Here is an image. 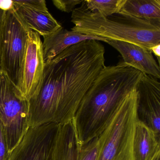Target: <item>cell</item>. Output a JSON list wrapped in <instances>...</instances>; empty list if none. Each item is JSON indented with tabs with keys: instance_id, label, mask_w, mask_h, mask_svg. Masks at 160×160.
<instances>
[{
	"instance_id": "obj_15",
	"label": "cell",
	"mask_w": 160,
	"mask_h": 160,
	"mask_svg": "<svg viewBox=\"0 0 160 160\" xmlns=\"http://www.w3.org/2000/svg\"><path fill=\"white\" fill-rule=\"evenodd\" d=\"M119 13L160 23V0H125Z\"/></svg>"
},
{
	"instance_id": "obj_11",
	"label": "cell",
	"mask_w": 160,
	"mask_h": 160,
	"mask_svg": "<svg viewBox=\"0 0 160 160\" xmlns=\"http://www.w3.org/2000/svg\"><path fill=\"white\" fill-rule=\"evenodd\" d=\"M88 40L105 42L108 41L101 37L69 31L62 27L55 32L44 36L42 46L45 62L50 61L68 48Z\"/></svg>"
},
{
	"instance_id": "obj_10",
	"label": "cell",
	"mask_w": 160,
	"mask_h": 160,
	"mask_svg": "<svg viewBox=\"0 0 160 160\" xmlns=\"http://www.w3.org/2000/svg\"><path fill=\"white\" fill-rule=\"evenodd\" d=\"M106 43L118 50L123 62L145 74L160 78V66L150 50L134 44L108 40Z\"/></svg>"
},
{
	"instance_id": "obj_4",
	"label": "cell",
	"mask_w": 160,
	"mask_h": 160,
	"mask_svg": "<svg viewBox=\"0 0 160 160\" xmlns=\"http://www.w3.org/2000/svg\"><path fill=\"white\" fill-rule=\"evenodd\" d=\"M137 88L119 104L98 137L96 160H135L134 140L137 123Z\"/></svg>"
},
{
	"instance_id": "obj_7",
	"label": "cell",
	"mask_w": 160,
	"mask_h": 160,
	"mask_svg": "<svg viewBox=\"0 0 160 160\" xmlns=\"http://www.w3.org/2000/svg\"><path fill=\"white\" fill-rule=\"evenodd\" d=\"M45 65L41 36L30 30L16 87L24 99L29 101L37 91L42 81Z\"/></svg>"
},
{
	"instance_id": "obj_12",
	"label": "cell",
	"mask_w": 160,
	"mask_h": 160,
	"mask_svg": "<svg viewBox=\"0 0 160 160\" xmlns=\"http://www.w3.org/2000/svg\"><path fill=\"white\" fill-rule=\"evenodd\" d=\"M78 145L72 121L58 124L48 160H76Z\"/></svg>"
},
{
	"instance_id": "obj_13",
	"label": "cell",
	"mask_w": 160,
	"mask_h": 160,
	"mask_svg": "<svg viewBox=\"0 0 160 160\" xmlns=\"http://www.w3.org/2000/svg\"><path fill=\"white\" fill-rule=\"evenodd\" d=\"M135 160H160V136L139 120L134 140Z\"/></svg>"
},
{
	"instance_id": "obj_8",
	"label": "cell",
	"mask_w": 160,
	"mask_h": 160,
	"mask_svg": "<svg viewBox=\"0 0 160 160\" xmlns=\"http://www.w3.org/2000/svg\"><path fill=\"white\" fill-rule=\"evenodd\" d=\"M58 124L30 127L7 160H48Z\"/></svg>"
},
{
	"instance_id": "obj_23",
	"label": "cell",
	"mask_w": 160,
	"mask_h": 160,
	"mask_svg": "<svg viewBox=\"0 0 160 160\" xmlns=\"http://www.w3.org/2000/svg\"><path fill=\"white\" fill-rule=\"evenodd\" d=\"M151 52L157 57L158 62H160V44L155 46L151 48L150 49Z\"/></svg>"
},
{
	"instance_id": "obj_19",
	"label": "cell",
	"mask_w": 160,
	"mask_h": 160,
	"mask_svg": "<svg viewBox=\"0 0 160 160\" xmlns=\"http://www.w3.org/2000/svg\"><path fill=\"white\" fill-rule=\"evenodd\" d=\"M83 1H70V0H53V4L58 10L64 12L70 13L72 12L75 7L82 3Z\"/></svg>"
},
{
	"instance_id": "obj_17",
	"label": "cell",
	"mask_w": 160,
	"mask_h": 160,
	"mask_svg": "<svg viewBox=\"0 0 160 160\" xmlns=\"http://www.w3.org/2000/svg\"><path fill=\"white\" fill-rule=\"evenodd\" d=\"M99 149L98 137L80 147L78 145L76 160H96Z\"/></svg>"
},
{
	"instance_id": "obj_6",
	"label": "cell",
	"mask_w": 160,
	"mask_h": 160,
	"mask_svg": "<svg viewBox=\"0 0 160 160\" xmlns=\"http://www.w3.org/2000/svg\"><path fill=\"white\" fill-rule=\"evenodd\" d=\"M30 30L14 8L6 12L2 36V72L16 87Z\"/></svg>"
},
{
	"instance_id": "obj_22",
	"label": "cell",
	"mask_w": 160,
	"mask_h": 160,
	"mask_svg": "<svg viewBox=\"0 0 160 160\" xmlns=\"http://www.w3.org/2000/svg\"><path fill=\"white\" fill-rule=\"evenodd\" d=\"M13 8L12 1H2L0 0V9L7 12Z\"/></svg>"
},
{
	"instance_id": "obj_20",
	"label": "cell",
	"mask_w": 160,
	"mask_h": 160,
	"mask_svg": "<svg viewBox=\"0 0 160 160\" xmlns=\"http://www.w3.org/2000/svg\"><path fill=\"white\" fill-rule=\"evenodd\" d=\"M9 155L4 130L0 120V160H7Z\"/></svg>"
},
{
	"instance_id": "obj_3",
	"label": "cell",
	"mask_w": 160,
	"mask_h": 160,
	"mask_svg": "<svg viewBox=\"0 0 160 160\" xmlns=\"http://www.w3.org/2000/svg\"><path fill=\"white\" fill-rule=\"evenodd\" d=\"M72 30L107 40L131 43L150 49L160 44V23L117 13L104 17L89 11L84 3L72 12Z\"/></svg>"
},
{
	"instance_id": "obj_14",
	"label": "cell",
	"mask_w": 160,
	"mask_h": 160,
	"mask_svg": "<svg viewBox=\"0 0 160 160\" xmlns=\"http://www.w3.org/2000/svg\"><path fill=\"white\" fill-rule=\"evenodd\" d=\"M13 3L15 11L24 24L40 36L49 35L62 28L48 11L32 10Z\"/></svg>"
},
{
	"instance_id": "obj_1",
	"label": "cell",
	"mask_w": 160,
	"mask_h": 160,
	"mask_svg": "<svg viewBox=\"0 0 160 160\" xmlns=\"http://www.w3.org/2000/svg\"><path fill=\"white\" fill-rule=\"evenodd\" d=\"M105 48L88 40L46 62L42 81L29 101V126L72 121L82 99L105 66Z\"/></svg>"
},
{
	"instance_id": "obj_18",
	"label": "cell",
	"mask_w": 160,
	"mask_h": 160,
	"mask_svg": "<svg viewBox=\"0 0 160 160\" xmlns=\"http://www.w3.org/2000/svg\"><path fill=\"white\" fill-rule=\"evenodd\" d=\"M15 4L25 8L32 10H37L42 12H48L46 2L45 0H23L16 1L12 0Z\"/></svg>"
},
{
	"instance_id": "obj_5",
	"label": "cell",
	"mask_w": 160,
	"mask_h": 160,
	"mask_svg": "<svg viewBox=\"0 0 160 160\" xmlns=\"http://www.w3.org/2000/svg\"><path fill=\"white\" fill-rule=\"evenodd\" d=\"M29 101L3 72H0V120L10 154L26 134L29 126Z\"/></svg>"
},
{
	"instance_id": "obj_16",
	"label": "cell",
	"mask_w": 160,
	"mask_h": 160,
	"mask_svg": "<svg viewBox=\"0 0 160 160\" xmlns=\"http://www.w3.org/2000/svg\"><path fill=\"white\" fill-rule=\"evenodd\" d=\"M125 0H86L84 3L87 9L97 12L102 16L108 17L119 13Z\"/></svg>"
},
{
	"instance_id": "obj_21",
	"label": "cell",
	"mask_w": 160,
	"mask_h": 160,
	"mask_svg": "<svg viewBox=\"0 0 160 160\" xmlns=\"http://www.w3.org/2000/svg\"><path fill=\"white\" fill-rule=\"evenodd\" d=\"M5 11L0 9V72H2V36L3 25L5 18Z\"/></svg>"
},
{
	"instance_id": "obj_2",
	"label": "cell",
	"mask_w": 160,
	"mask_h": 160,
	"mask_svg": "<svg viewBox=\"0 0 160 160\" xmlns=\"http://www.w3.org/2000/svg\"><path fill=\"white\" fill-rule=\"evenodd\" d=\"M143 74L123 61L102 68L72 120L80 147L102 133L119 104L137 88Z\"/></svg>"
},
{
	"instance_id": "obj_9",
	"label": "cell",
	"mask_w": 160,
	"mask_h": 160,
	"mask_svg": "<svg viewBox=\"0 0 160 160\" xmlns=\"http://www.w3.org/2000/svg\"><path fill=\"white\" fill-rule=\"evenodd\" d=\"M138 117L160 136V83L159 79L143 74L137 87Z\"/></svg>"
}]
</instances>
